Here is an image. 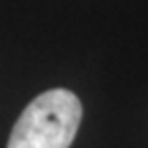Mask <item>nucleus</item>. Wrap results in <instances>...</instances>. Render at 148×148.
<instances>
[{"instance_id": "nucleus-1", "label": "nucleus", "mask_w": 148, "mask_h": 148, "mask_svg": "<svg viewBox=\"0 0 148 148\" xmlns=\"http://www.w3.org/2000/svg\"><path fill=\"white\" fill-rule=\"evenodd\" d=\"M82 119L74 92L51 88L37 95L16 119L6 148H70Z\"/></svg>"}]
</instances>
